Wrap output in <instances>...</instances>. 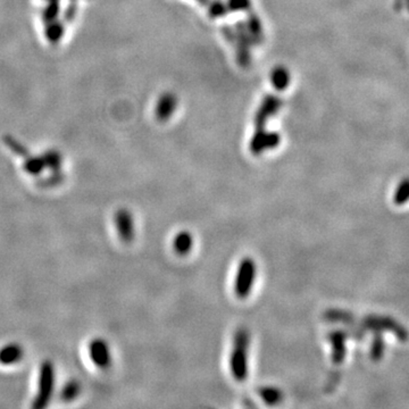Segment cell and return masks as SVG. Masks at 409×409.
<instances>
[{
    "mask_svg": "<svg viewBox=\"0 0 409 409\" xmlns=\"http://www.w3.org/2000/svg\"><path fill=\"white\" fill-rule=\"evenodd\" d=\"M249 348H250V334L247 329H240L236 332L233 339L230 370L236 380L243 382L247 380L249 373Z\"/></svg>",
    "mask_w": 409,
    "mask_h": 409,
    "instance_id": "obj_1",
    "label": "cell"
},
{
    "mask_svg": "<svg viewBox=\"0 0 409 409\" xmlns=\"http://www.w3.org/2000/svg\"><path fill=\"white\" fill-rule=\"evenodd\" d=\"M193 237L190 232L181 231L176 234L173 240V248L176 254L185 256L193 250Z\"/></svg>",
    "mask_w": 409,
    "mask_h": 409,
    "instance_id": "obj_7",
    "label": "cell"
},
{
    "mask_svg": "<svg viewBox=\"0 0 409 409\" xmlns=\"http://www.w3.org/2000/svg\"><path fill=\"white\" fill-rule=\"evenodd\" d=\"M89 356L94 365L102 370H106L111 365V348L104 339H94L90 342Z\"/></svg>",
    "mask_w": 409,
    "mask_h": 409,
    "instance_id": "obj_5",
    "label": "cell"
},
{
    "mask_svg": "<svg viewBox=\"0 0 409 409\" xmlns=\"http://www.w3.org/2000/svg\"><path fill=\"white\" fill-rule=\"evenodd\" d=\"M55 388V371L53 364L44 362L39 374L38 395L35 396L32 406L35 408H44L49 403Z\"/></svg>",
    "mask_w": 409,
    "mask_h": 409,
    "instance_id": "obj_3",
    "label": "cell"
},
{
    "mask_svg": "<svg viewBox=\"0 0 409 409\" xmlns=\"http://www.w3.org/2000/svg\"><path fill=\"white\" fill-rule=\"evenodd\" d=\"M258 393H260L262 401L267 403V405H271V406L272 405H278L283 399V393H282L280 389L275 388V386L260 388Z\"/></svg>",
    "mask_w": 409,
    "mask_h": 409,
    "instance_id": "obj_8",
    "label": "cell"
},
{
    "mask_svg": "<svg viewBox=\"0 0 409 409\" xmlns=\"http://www.w3.org/2000/svg\"><path fill=\"white\" fill-rule=\"evenodd\" d=\"M23 349L18 343H9L0 349V364L14 365L23 358Z\"/></svg>",
    "mask_w": 409,
    "mask_h": 409,
    "instance_id": "obj_6",
    "label": "cell"
},
{
    "mask_svg": "<svg viewBox=\"0 0 409 409\" xmlns=\"http://www.w3.org/2000/svg\"><path fill=\"white\" fill-rule=\"evenodd\" d=\"M257 278V265L252 258L245 257L240 262L234 280V293L245 299L252 293L255 281Z\"/></svg>",
    "mask_w": 409,
    "mask_h": 409,
    "instance_id": "obj_2",
    "label": "cell"
},
{
    "mask_svg": "<svg viewBox=\"0 0 409 409\" xmlns=\"http://www.w3.org/2000/svg\"><path fill=\"white\" fill-rule=\"evenodd\" d=\"M114 223L118 237L123 243H129L135 239V221H133V216L130 211L124 209V208L118 209L115 213Z\"/></svg>",
    "mask_w": 409,
    "mask_h": 409,
    "instance_id": "obj_4",
    "label": "cell"
},
{
    "mask_svg": "<svg viewBox=\"0 0 409 409\" xmlns=\"http://www.w3.org/2000/svg\"><path fill=\"white\" fill-rule=\"evenodd\" d=\"M80 391H81V386L78 381H68L61 390V399L65 401H72L80 395Z\"/></svg>",
    "mask_w": 409,
    "mask_h": 409,
    "instance_id": "obj_9",
    "label": "cell"
}]
</instances>
